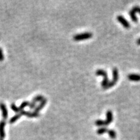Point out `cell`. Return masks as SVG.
Wrapping results in <instances>:
<instances>
[{
  "label": "cell",
  "mask_w": 140,
  "mask_h": 140,
  "mask_svg": "<svg viewBox=\"0 0 140 140\" xmlns=\"http://www.w3.org/2000/svg\"><path fill=\"white\" fill-rule=\"evenodd\" d=\"M47 99H46V98H44V99L40 102V103L39 105L35 108V112L39 113V112L40 110H41V109H42L43 107H44V106L46 105V104L47 103Z\"/></svg>",
  "instance_id": "obj_13"
},
{
  "label": "cell",
  "mask_w": 140,
  "mask_h": 140,
  "mask_svg": "<svg viewBox=\"0 0 140 140\" xmlns=\"http://www.w3.org/2000/svg\"><path fill=\"white\" fill-rule=\"evenodd\" d=\"M117 20H118V21L120 22V23H121L125 29L130 28V25L129 22H128V20H126V19L124 18V17H123V16L119 15L117 18Z\"/></svg>",
  "instance_id": "obj_8"
},
{
  "label": "cell",
  "mask_w": 140,
  "mask_h": 140,
  "mask_svg": "<svg viewBox=\"0 0 140 140\" xmlns=\"http://www.w3.org/2000/svg\"><path fill=\"white\" fill-rule=\"evenodd\" d=\"M113 113L110 110H108L106 113V119L105 120H98L95 121V124L98 126H102V125H107L110 124L113 121Z\"/></svg>",
  "instance_id": "obj_1"
},
{
  "label": "cell",
  "mask_w": 140,
  "mask_h": 140,
  "mask_svg": "<svg viewBox=\"0 0 140 140\" xmlns=\"http://www.w3.org/2000/svg\"><path fill=\"white\" fill-rule=\"evenodd\" d=\"M0 140H1V139H0Z\"/></svg>",
  "instance_id": "obj_19"
},
{
  "label": "cell",
  "mask_w": 140,
  "mask_h": 140,
  "mask_svg": "<svg viewBox=\"0 0 140 140\" xmlns=\"http://www.w3.org/2000/svg\"><path fill=\"white\" fill-rule=\"evenodd\" d=\"M44 97L41 95H38L33 98L32 99V101L31 103H30L29 104V108L30 109H32L33 108H35V106H36V102H41V100H43L44 99Z\"/></svg>",
  "instance_id": "obj_7"
},
{
  "label": "cell",
  "mask_w": 140,
  "mask_h": 140,
  "mask_svg": "<svg viewBox=\"0 0 140 140\" xmlns=\"http://www.w3.org/2000/svg\"><path fill=\"white\" fill-rule=\"evenodd\" d=\"M128 79L131 81H140V75L136 74H129L128 75Z\"/></svg>",
  "instance_id": "obj_12"
},
{
  "label": "cell",
  "mask_w": 140,
  "mask_h": 140,
  "mask_svg": "<svg viewBox=\"0 0 140 140\" xmlns=\"http://www.w3.org/2000/svg\"><path fill=\"white\" fill-rule=\"evenodd\" d=\"M138 12L140 14V7L138 6H134L131 11H130L129 15L130 17H131V20L134 22H138V18L136 17V13Z\"/></svg>",
  "instance_id": "obj_6"
},
{
  "label": "cell",
  "mask_w": 140,
  "mask_h": 140,
  "mask_svg": "<svg viewBox=\"0 0 140 140\" xmlns=\"http://www.w3.org/2000/svg\"><path fill=\"white\" fill-rule=\"evenodd\" d=\"M108 133L110 137L111 138H113H113H115L116 137V132L114 131V130H109Z\"/></svg>",
  "instance_id": "obj_16"
},
{
  "label": "cell",
  "mask_w": 140,
  "mask_h": 140,
  "mask_svg": "<svg viewBox=\"0 0 140 140\" xmlns=\"http://www.w3.org/2000/svg\"><path fill=\"white\" fill-rule=\"evenodd\" d=\"M5 121H1L0 122V138L1 140L4 139L5 137Z\"/></svg>",
  "instance_id": "obj_10"
},
{
  "label": "cell",
  "mask_w": 140,
  "mask_h": 140,
  "mask_svg": "<svg viewBox=\"0 0 140 140\" xmlns=\"http://www.w3.org/2000/svg\"><path fill=\"white\" fill-rule=\"evenodd\" d=\"M108 131H109V130L107 129L106 128L102 127V128H99V129H98L97 130V134L101 135V134H104V133H108Z\"/></svg>",
  "instance_id": "obj_15"
},
{
  "label": "cell",
  "mask_w": 140,
  "mask_h": 140,
  "mask_svg": "<svg viewBox=\"0 0 140 140\" xmlns=\"http://www.w3.org/2000/svg\"><path fill=\"white\" fill-rule=\"evenodd\" d=\"M29 104H30V103L28 102V101H25V102H23L22 103V104H20V106H19V107H17V106H16L15 104L13 103L11 104V109H12V110L13 111H14L15 112L20 113V112H22V111L23 110V109L25 108V107H26V106H29Z\"/></svg>",
  "instance_id": "obj_5"
},
{
  "label": "cell",
  "mask_w": 140,
  "mask_h": 140,
  "mask_svg": "<svg viewBox=\"0 0 140 140\" xmlns=\"http://www.w3.org/2000/svg\"><path fill=\"white\" fill-rule=\"evenodd\" d=\"M96 75H99V76H102L103 77V80L102 82V86L104 88L106 87L107 84L109 83V78L108 76H107V74L104 70H98L96 72Z\"/></svg>",
  "instance_id": "obj_3"
},
{
  "label": "cell",
  "mask_w": 140,
  "mask_h": 140,
  "mask_svg": "<svg viewBox=\"0 0 140 140\" xmlns=\"http://www.w3.org/2000/svg\"><path fill=\"white\" fill-rule=\"evenodd\" d=\"M137 43L138 45H140V38L138 39L137 40Z\"/></svg>",
  "instance_id": "obj_18"
},
{
  "label": "cell",
  "mask_w": 140,
  "mask_h": 140,
  "mask_svg": "<svg viewBox=\"0 0 140 140\" xmlns=\"http://www.w3.org/2000/svg\"><path fill=\"white\" fill-rule=\"evenodd\" d=\"M93 35L91 32H85V33H81V34H77L74 36L73 39L75 41H81L84 40L89 39L92 37Z\"/></svg>",
  "instance_id": "obj_4"
},
{
  "label": "cell",
  "mask_w": 140,
  "mask_h": 140,
  "mask_svg": "<svg viewBox=\"0 0 140 140\" xmlns=\"http://www.w3.org/2000/svg\"><path fill=\"white\" fill-rule=\"evenodd\" d=\"M0 109L2 110V115L3 118H4V120H6V119L8 118V110L7 109H6L5 104L4 103L0 104Z\"/></svg>",
  "instance_id": "obj_11"
},
{
  "label": "cell",
  "mask_w": 140,
  "mask_h": 140,
  "mask_svg": "<svg viewBox=\"0 0 140 140\" xmlns=\"http://www.w3.org/2000/svg\"><path fill=\"white\" fill-rule=\"evenodd\" d=\"M119 77V76L118 70H117L116 68H113V80H112V81L109 82L108 84H107V86H106V87L104 88V89H107L113 87V86L117 82V81H118Z\"/></svg>",
  "instance_id": "obj_2"
},
{
  "label": "cell",
  "mask_w": 140,
  "mask_h": 140,
  "mask_svg": "<svg viewBox=\"0 0 140 140\" xmlns=\"http://www.w3.org/2000/svg\"><path fill=\"white\" fill-rule=\"evenodd\" d=\"M4 54H3L2 52V50L0 48V61H2L4 60Z\"/></svg>",
  "instance_id": "obj_17"
},
{
  "label": "cell",
  "mask_w": 140,
  "mask_h": 140,
  "mask_svg": "<svg viewBox=\"0 0 140 140\" xmlns=\"http://www.w3.org/2000/svg\"><path fill=\"white\" fill-rule=\"evenodd\" d=\"M22 114V115H24L27 116L28 117H30V118H33V117H38L40 115L38 113L36 112H28V111H25L22 110V112H20Z\"/></svg>",
  "instance_id": "obj_9"
},
{
  "label": "cell",
  "mask_w": 140,
  "mask_h": 140,
  "mask_svg": "<svg viewBox=\"0 0 140 140\" xmlns=\"http://www.w3.org/2000/svg\"><path fill=\"white\" fill-rule=\"evenodd\" d=\"M22 116V114L20 113H19L18 114H17V115L14 116L10 119V120H9V123L11 124L15 123V122L17 121L20 118V117H21Z\"/></svg>",
  "instance_id": "obj_14"
}]
</instances>
